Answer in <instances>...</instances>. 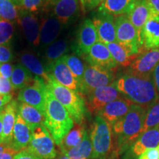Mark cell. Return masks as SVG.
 <instances>
[{
  "instance_id": "cell-1",
  "label": "cell",
  "mask_w": 159,
  "mask_h": 159,
  "mask_svg": "<svg viewBox=\"0 0 159 159\" xmlns=\"http://www.w3.org/2000/svg\"><path fill=\"white\" fill-rule=\"evenodd\" d=\"M115 84L122 96L146 110L158 101L152 75L143 76L128 71L116 80Z\"/></svg>"
},
{
  "instance_id": "cell-2",
  "label": "cell",
  "mask_w": 159,
  "mask_h": 159,
  "mask_svg": "<svg viewBox=\"0 0 159 159\" xmlns=\"http://www.w3.org/2000/svg\"><path fill=\"white\" fill-rule=\"evenodd\" d=\"M43 125L48 130L53 140L59 146L64 136L75 125L73 119L64 107L57 100L47 85Z\"/></svg>"
},
{
  "instance_id": "cell-3",
  "label": "cell",
  "mask_w": 159,
  "mask_h": 159,
  "mask_svg": "<svg viewBox=\"0 0 159 159\" xmlns=\"http://www.w3.org/2000/svg\"><path fill=\"white\" fill-rule=\"evenodd\" d=\"M147 111L145 108L134 105L128 114L112 125L117 150H125L140 136Z\"/></svg>"
},
{
  "instance_id": "cell-4",
  "label": "cell",
  "mask_w": 159,
  "mask_h": 159,
  "mask_svg": "<svg viewBox=\"0 0 159 159\" xmlns=\"http://www.w3.org/2000/svg\"><path fill=\"white\" fill-rule=\"evenodd\" d=\"M47 83L49 88L57 100L66 109L76 124H83L86 114V105L82 94L61 85L49 75Z\"/></svg>"
},
{
  "instance_id": "cell-5",
  "label": "cell",
  "mask_w": 159,
  "mask_h": 159,
  "mask_svg": "<svg viewBox=\"0 0 159 159\" xmlns=\"http://www.w3.org/2000/svg\"><path fill=\"white\" fill-rule=\"evenodd\" d=\"M90 138L92 144V159L106 158L113 148L112 127L99 115L91 125Z\"/></svg>"
},
{
  "instance_id": "cell-6",
  "label": "cell",
  "mask_w": 159,
  "mask_h": 159,
  "mask_svg": "<svg viewBox=\"0 0 159 159\" xmlns=\"http://www.w3.org/2000/svg\"><path fill=\"white\" fill-rule=\"evenodd\" d=\"M27 149L41 159H54L57 156L55 142L43 125L33 128Z\"/></svg>"
},
{
  "instance_id": "cell-7",
  "label": "cell",
  "mask_w": 159,
  "mask_h": 159,
  "mask_svg": "<svg viewBox=\"0 0 159 159\" xmlns=\"http://www.w3.org/2000/svg\"><path fill=\"white\" fill-rule=\"evenodd\" d=\"M115 79L114 71L85 65L84 74L80 85V93L87 96L94 89L113 84L116 82Z\"/></svg>"
},
{
  "instance_id": "cell-8",
  "label": "cell",
  "mask_w": 159,
  "mask_h": 159,
  "mask_svg": "<svg viewBox=\"0 0 159 159\" xmlns=\"http://www.w3.org/2000/svg\"><path fill=\"white\" fill-rule=\"evenodd\" d=\"M116 42L128 48L133 54L141 52V46L136 29L126 15L114 16Z\"/></svg>"
},
{
  "instance_id": "cell-9",
  "label": "cell",
  "mask_w": 159,
  "mask_h": 159,
  "mask_svg": "<svg viewBox=\"0 0 159 159\" xmlns=\"http://www.w3.org/2000/svg\"><path fill=\"white\" fill-rule=\"evenodd\" d=\"M47 87V84L42 79L35 76L27 86L21 89L18 99L21 102L35 107L44 115Z\"/></svg>"
},
{
  "instance_id": "cell-10",
  "label": "cell",
  "mask_w": 159,
  "mask_h": 159,
  "mask_svg": "<svg viewBox=\"0 0 159 159\" xmlns=\"http://www.w3.org/2000/svg\"><path fill=\"white\" fill-rule=\"evenodd\" d=\"M121 97L122 94L117 89L115 83L99 87L87 95V109L91 114L97 115L105 105Z\"/></svg>"
},
{
  "instance_id": "cell-11",
  "label": "cell",
  "mask_w": 159,
  "mask_h": 159,
  "mask_svg": "<svg viewBox=\"0 0 159 159\" xmlns=\"http://www.w3.org/2000/svg\"><path fill=\"white\" fill-rule=\"evenodd\" d=\"M83 57L89 65L93 66L111 71H114L118 66L106 44L100 41L94 43Z\"/></svg>"
},
{
  "instance_id": "cell-12",
  "label": "cell",
  "mask_w": 159,
  "mask_h": 159,
  "mask_svg": "<svg viewBox=\"0 0 159 159\" xmlns=\"http://www.w3.org/2000/svg\"><path fill=\"white\" fill-rule=\"evenodd\" d=\"M52 13L63 25H66L76 19L80 13L79 0H51L48 3Z\"/></svg>"
},
{
  "instance_id": "cell-13",
  "label": "cell",
  "mask_w": 159,
  "mask_h": 159,
  "mask_svg": "<svg viewBox=\"0 0 159 159\" xmlns=\"http://www.w3.org/2000/svg\"><path fill=\"white\" fill-rule=\"evenodd\" d=\"M159 63V47L141 52L130 66V72L148 76L152 75Z\"/></svg>"
},
{
  "instance_id": "cell-14",
  "label": "cell",
  "mask_w": 159,
  "mask_h": 159,
  "mask_svg": "<svg viewBox=\"0 0 159 159\" xmlns=\"http://www.w3.org/2000/svg\"><path fill=\"white\" fill-rule=\"evenodd\" d=\"M98 41H99L98 35L92 20L90 19L83 20L77 31L75 52L78 55L83 56Z\"/></svg>"
},
{
  "instance_id": "cell-15",
  "label": "cell",
  "mask_w": 159,
  "mask_h": 159,
  "mask_svg": "<svg viewBox=\"0 0 159 159\" xmlns=\"http://www.w3.org/2000/svg\"><path fill=\"white\" fill-rule=\"evenodd\" d=\"M92 22L96 29L99 41L105 44L116 42V28L114 16L106 13H98L93 16Z\"/></svg>"
},
{
  "instance_id": "cell-16",
  "label": "cell",
  "mask_w": 159,
  "mask_h": 159,
  "mask_svg": "<svg viewBox=\"0 0 159 159\" xmlns=\"http://www.w3.org/2000/svg\"><path fill=\"white\" fill-rule=\"evenodd\" d=\"M134 105L130 99L122 96L105 105L97 115L105 119L112 127L115 122L128 114Z\"/></svg>"
},
{
  "instance_id": "cell-17",
  "label": "cell",
  "mask_w": 159,
  "mask_h": 159,
  "mask_svg": "<svg viewBox=\"0 0 159 159\" xmlns=\"http://www.w3.org/2000/svg\"><path fill=\"white\" fill-rule=\"evenodd\" d=\"M48 73L56 82L71 90L80 92V83L62 58H60L47 67Z\"/></svg>"
},
{
  "instance_id": "cell-18",
  "label": "cell",
  "mask_w": 159,
  "mask_h": 159,
  "mask_svg": "<svg viewBox=\"0 0 159 159\" xmlns=\"http://www.w3.org/2000/svg\"><path fill=\"white\" fill-rule=\"evenodd\" d=\"M18 22L21 25L27 41L34 47L39 46L41 43L40 25L36 16L34 13L19 8Z\"/></svg>"
},
{
  "instance_id": "cell-19",
  "label": "cell",
  "mask_w": 159,
  "mask_h": 159,
  "mask_svg": "<svg viewBox=\"0 0 159 159\" xmlns=\"http://www.w3.org/2000/svg\"><path fill=\"white\" fill-rule=\"evenodd\" d=\"M141 52L159 47V16L151 15L140 34Z\"/></svg>"
},
{
  "instance_id": "cell-20",
  "label": "cell",
  "mask_w": 159,
  "mask_h": 159,
  "mask_svg": "<svg viewBox=\"0 0 159 159\" xmlns=\"http://www.w3.org/2000/svg\"><path fill=\"white\" fill-rule=\"evenodd\" d=\"M63 26L52 13L43 18L40 24V41L43 47H47L57 41Z\"/></svg>"
},
{
  "instance_id": "cell-21",
  "label": "cell",
  "mask_w": 159,
  "mask_h": 159,
  "mask_svg": "<svg viewBox=\"0 0 159 159\" xmlns=\"http://www.w3.org/2000/svg\"><path fill=\"white\" fill-rule=\"evenodd\" d=\"M31 139L30 129L25 120L17 114L13 131V137L9 146L17 152L28 147Z\"/></svg>"
},
{
  "instance_id": "cell-22",
  "label": "cell",
  "mask_w": 159,
  "mask_h": 159,
  "mask_svg": "<svg viewBox=\"0 0 159 159\" xmlns=\"http://www.w3.org/2000/svg\"><path fill=\"white\" fill-rule=\"evenodd\" d=\"M126 16L136 29L140 42L141 32L145 23L151 16L150 7L146 0H136L134 5Z\"/></svg>"
},
{
  "instance_id": "cell-23",
  "label": "cell",
  "mask_w": 159,
  "mask_h": 159,
  "mask_svg": "<svg viewBox=\"0 0 159 159\" xmlns=\"http://www.w3.org/2000/svg\"><path fill=\"white\" fill-rule=\"evenodd\" d=\"M18 103L11 100L3 109L2 116V144L9 146L11 144L16 119L18 114Z\"/></svg>"
},
{
  "instance_id": "cell-24",
  "label": "cell",
  "mask_w": 159,
  "mask_h": 159,
  "mask_svg": "<svg viewBox=\"0 0 159 159\" xmlns=\"http://www.w3.org/2000/svg\"><path fill=\"white\" fill-rule=\"evenodd\" d=\"M159 145V127L145 131L140 135L132 145V152L134 156H139L149 149L156 148Z\"/></svg>"
},
{
  "instance_id": "cell-25",
  "label": "cell",
  "mask_w": 159,
  "mask_h": 159,
  "mask_svg": "<svg viewBox=\"0 0 159 159\" xmlns=\"http://www.w3.org/2000/svg\"><path fill=\"white\" fill-rule=\"evenodd\" d=\"M20 61L21 64L28 69L32 74L42 79L47 84L50 78L48 71L35 55L28 52H25L20 56Z\"/></svg>"
},
{
  "instance_id": "cell-26",
  "label": "cell",
  "mask_w": 159,
  "mask_h": 159,
  "mask_svg": "<svg viewBox=\"0 0 159 159\" xmlns=\"http://www.w3.org/2000/svg\"><path fill=\"white\" fill-rule=\"evenodd\" d=\"M136 0H104L98 7V13H106L117 16L126 15L134 5Z\"/></svg>"
},
{
  "instance_id": "cell-27",
  "label": "cell",
  "mask_w": 159,
  "mask_h": 159,
  "mask_svg": "<svg viewBox=\"0 0 159 159\" xmlns=\"http://www.w3.org/2000/svg\"><path fill=\"white\" fill-rule=\"evenodd\" d=\"M18 114L27 123L30 130L35 127L43 125L44 115L36 108L25 102L18 104Z\"/></svg>"
},
{
  "instance_id": "cell-28",
  "label": "cell",
  "mask_w": 159,
  "mask_h": 159,
  "mask_svg": "<svg viewBox=\"0 0 159 159\" xmlns=\"http://www.w3.org/2000/svg\"><path fill=\"white\" fill-rule=\"evenodd\" d=\"M106 46L117 65L124 67L130 66L139 55L133 54L128 48L121 45L116 41L108 43Z\"/></svg>"
},
{
  "instance_id": "cell-29",
  "label": "cell",
  "mask_w": 159,
  "mask_h": 159,
  "mask_svg": "<svg viewBox=\"0 0 159 159\" xmlns=\"http://www.w3.org/2000/svg\"><path fill=\"white\" fill-rule=\"evenodd\" d=\"M69 50V43L67 40H57L46 48L44 58L46 60V69L61 58Z\"/></svg>"
},
{
  "instance_id": "cell-30",
  "label": "cell",
  "mask_w": 159,
  "mask_h": 159,
  "mask_svg": "<svg viewBox=\"0 0 159 159\" xmlns=\"http://www.w3.org/2000/svg\"><path fill=\"white\" fill-rule=\"evenodd\" d=\"M85 126L83 124H76L64 136L59 145L61 152H64L69 149L75 148L82 142L85 133Z\"/></svg>"
},
{
  "instance_id": "cell-31",
  "label": "cell",
  "mask_w": 159,
  "mask_h": 159,
  "mask_svg": "<svg viewBox=\"0 0 159 159\" xmlns=\"http://www.w3.org/2000/svg\"><path fill=\"white\" fill-rule=\"evenodd\" d=\"M62 153L65 154L69 159H89L90 158L92 154V144L88 131H85L82 142L80 144Z\"/></svg>"
},
{
  "instance_id": "cell-32",
  "label": "cell",
  "mask_w": 159,
  "mask_h": 159,
  "mask_svg": "<svg viewBox=\"0 0 159 159\" xmlns=\"http://www.w3.org/2000/svg\"><path fill=\"white\" fill-rule=\"evenodd\" d=\"M32 73L21 64H17L13 67L11 82L13 89H22L27 86L33 80Z\"/></svg>"
},
{
  "instance_id": "cell-33",
  "label": "cell",
  "mask_w": 159,
  "mask_h": 159,
  "mask_svg": "<svg viewBox=\"0 0 159 159\" xmlns=\"http://www.w3.org/2000/svg\"><path fill=\"white\" fill-rule=\"evenodd\" d=\"M62 60L64 61L69 69H70L71 72L74 75L75 79L78 81L80 85L82 80L83 74L85 71V66L83 64L80 59L75 55H65L63 56Z\"/></svg>"
},
{
  "instance_id": "cell-34",
  "label": "cell",
  "mask_w": 159,
  "mask_h": 159,
  "mask_svg": "<svg viewBox=\"0 0 159 159\" xmlns=\"http://www.w3.org/2000/svg\"><path fill=\"white\" fill-rule=\"evenodd\" d=\"M19 8L11 0H0V18L14 23L18 21Z\"/></svg>"
},
{
  "instance_id": "cell-35",
  "label": "cell",
  "mask_w": 159,
  "mask_h": 159,
  "mask_svg": "<svg viewBox=\"0 0 159 159\" xmlns=\"http://www.w3.org/2000/svg\"><path fill=\"white\" fill-rule=\"evenodd\" d=\"M159 127V101L151 106L147 111L142 134L145 131Z\"/></svg>"
},
{
  "instance_id": "cell-36",
  "label": "cell",
  "mask_w": 159,
  "mask_h": 159,
  "mask_svg": "<svg viewBox=\"0 0 159 159\" xmlns=\"http://www.w3.org/2000/svg\"><path fill=\"white\" fill-rule=\"evenodd\" d=\"M13 23L0 18V45H9L13 39Z\"/></svg>"
},
{
  "instance_id": "cell-37",
  "label": "cell",
  "mask_w": 159,
  "mask_h": 159,
  "mask_svg": "<svg viewBox=\"0 0 159 159\" xmlns=\"http://www.w3.org/2000/svg\"><path fill=\"white\" fill-rule=\"evenodd\" d=\"M44 4V0H22L20 8L35 13L40 11Z\"/></svg>"
},
{
  "instance_id": "cell-38",
  "label": "cell",
  "mask_w": 159,
  "mask_h": 159,
  "mask_svg": "<svg viewBox=\"0 0 159 159\" xmlns=\"http://www.w3.org/2000/svg\"><path fill=\"white\" fill-rule=\"evenodd\" d=\"M13 58V52L9 45H0V65L9 63Z\"/></svg>"
},
{
  "instance_id": "cell-39",
  "label": "cell",
  "mask_w": 159,
  "mask_h": 159,
  "mask_svg": "<svg viewBox=\"0 0 159 159\" xmlns=\"http://www.w3.org/2000/svg\"><path fill=\"white\" fill-rule=\"evenodd\" d=\"M13 90L11 80L0 76V95H11Z\"/></svg>"
},
{
  "instance_id": "cell-40",
  "label": "cell",
  "mask_w": 159,
  "mask_h": 159,
  "mask_svg": "<svg viewBox=\"0 0 159 159\" xmlns=\"http://www.w3.org/2000/svg\"><path fill=\"white\" fill-rule=\"evenodd\" d=\"M13 66L10 63H3L0 65V76L11 80L13 71Z\"/></svg>"
},
{
  "instance_id": "cell-41",
  "label": "cell",
  "mask_w": 159,
  "mask_h": 159,
  "mask_svg": "<svg viewBox=\"0 0 159 159\" xmlns=\"http://www.w3.org/2000/svg\"><path fill=\"white\" fill-rule=\"evenodd\" d=\"M138 159H159V148L147 150L139 156Z\"/></svg>"
},
{
  "instance_id": "cell-42",
  "label": "cell",
  "mask_w": 159,
  "mask_h": 159,
  "mask_svg": "<svg viewBox=\"0 0 159 159\" xmlns=\"http://www.w3.org/2000/svg\"><path fill=\"white\" fill-rule=\"evenodd\" d=\"M13 159H41L39 157L35 156L34 153L30 152L28 149L26 148L24 150L19 151Z\"/></svg>"
},
{
  "instance_id": "cell-43",
  "label": "cell",
  "mask_w": 159,
  "mask_h": 159,
  "mask_svg": "<svg viewBox=\"0 0 159 159\" xmlns=\"http://www.w3.org/2000/svg\"><path fill=\"white\" fill-rule=\"evenodd\" d=\"M85 11H90L98 7L104 0H83Z\"/></svg>"
},
{
  "instance_id": "cell-44",
  "label": "cell",
  "mask_w": 159,
  "mask_h": 159,
  "mask_svg": "<svg viewBox=\"0 0 159 159\" xmlns=\"http://www.w3.org/2000/svg\"><path fill=\"white\" fill-rule=\"evenodd\" d=\"M150 7L151 15L159 16V0H146Z\"/></svg>"
},
{
  "instance_id": "cell-45",
  "label": "cell",
  "mask_w": 159,
  "mask_h": 159,
  "mask_svg": "<svg viewBox=\"0 0 159 159\" xmlns=\"http://www.w3.org/2000/svg\"><path fill=\"white\" fill-rule=\"evenodd\" d=\"M17 152V151L15 150L14 149L11 148L10 146H7L2 153L0 155V159H13Z\"/></svg>"
},
{
  "instance_id": "cell-46",
  "label": "cell",
  "mask_w": 159,
  "mask_h": 159,
  "mask_svg": "<svg viewBox=\"0 0 159 159\" xmlns=\"http://www.w3.org/2000/svg\"><path fill=\"white\" fill-rule=\"evenodd\" d=\"M12 95H0V111L3 110L5 107L12 100Z\"/></svg>"
},
{
  "instance_id": "cell-47",
  "label": "cell",
  "mask_w": 159,
  "mask_h": 159,
  "mask_svg": "<svg viewBox=\"0 0 159 159\" xmlns=\"http://www.w3.org/2000/svg\"><path fill=\"white\" fill-rule=\"evenodd\" d=\"M152 77H153V80L155 85H156V88L158 92V101H159V63L157 65V66L153 72H152Z\"/></svg>"
},
{
  "instance_id": "cell-48",
  "label": "cell",
  "mask_w": 159,
  "mask_h": 159,
  "mask_svg": "<svg viewBox=\"0 0 159 159\" xmlns=\"http://www.w3.org/2000/svg\"><path fill=\"white\" fill-rule=\"evenodd\" d=\"M2 116L3 110L0 111V144H2Z\"/></svg>"
},
{
  "instance_id": "cell-49",
  "label": "cell",
  "mask_w": 159,
  "mask_h": 159,
  "mask_svg": "<svg viewBox=\"0 0 159 159\" xmlns=\"http://www.w3.org/2000/svg\"><path fill=\"white\" fill-rule=\"evenodd\" d=\"M11 1L13 4H14V5L16 6L17 7H19V8H20V7H21V2H22V0H11Z\"/></svg>"
},
{
  "instance_id": "cell-50",
  "label": "cell",
  "mask_w": 159,
  "mask_h": 159,
  "mask_svg": "<svg viewBox=\"0 0 159 159\" xmlns=\"http://www.w3.org/2000/svg\"><path fill=\"white\" fill-rule=\"evenodd\" d=\"M54 159H69L68 157L66 156L65 154L62 153V152H60V154L57 157H55Z\"/></svg>"
},
{
  "instance_id": "cell-51",
  "label": "cell",
  "mask_w": 159,
  "mask_h": 159,
  "mask_svg": "<svg viewBox=\"0 0 159 159\" xmlns=\"http://www.w3.org/2000/svg\"><path fill=\"white\" fill-rule=\"evenodd\" d=\"M7 145H6L5 144H0V155H1L2 152H4V150L7 148Z\"/></svg>"
},
{
  "instance_id": "cell-52",
  "label": "cell",
  "mask_w": 159,
  "mask_h": 159,
  "mask_svg": "<svg viewBox=\"0 0 159 159\" xmlns=\"http://www.w3.org/2000/svg\"><path fill=\"white\" fill-rule=\"evenodd\" d=\"M80 1V6H81V11L83 13H85V6H84V2H83V0H79Z\"/></svg>"
},
{
  "instance_id": "cell-53",
  "label": "cell",
  "mask_w": 159,
  "mask_h": 159,
  "mask_svg": "<svg viewBox=\"0 0 159 159\" xmlns=\"http://www.w3.org/2000/svg\"><path fill=\"white\" fill-rule=\"evenodd\" d=\"M50 1H51V0H44V2H45V3H46V4H47V3L48 4Z\"/></svg>"
},
{
  "instance_id": "cell-54",
  "label": "cell",
  "mask_w": 159,
  "mask_h": 159,
  "mask_svg": "<svg viewBox=\"0 0 159 159\" xmlns=\"http://www.w3.org/2000/svg\"><path fill=\"white\" fill-rule=\"evenodd\" d=\"M100 159H114L113 158H108V157H106V158H100Z\"/></svg>"
},
{
  "instance_id": "cell-55",
  "label": "cell",
  "mask_w": 159,
  "mask_h": 159,
  "mask_svg": "<svg viewBox=\"0 0 159 159\" xmlns=\"http://www.w3.org/2000/svg\"><path fill=\"white\" fill-rule=\"evenodd\" d=\"M158 148H159V145H158Z\"/></svg>"
}]
</instances>
